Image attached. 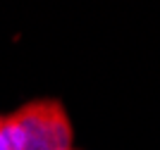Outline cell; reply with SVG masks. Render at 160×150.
<instances>
[{
  "instance_id": "6da1fadb",
  "label": "cell",
  "mask_w": 160,
  "mask_h": 150,
  "mask_svg": "<svg viewBox=\"0 0 160 150\" xmlns=\"http://www.w3.org/2000/svg\"><path fill=\"white\" fill-rule=\"evenodd\" d=\"M10 119L22 133V150H72L74 129L60 100H31Z\"/></svg>"
}]
</instances>
